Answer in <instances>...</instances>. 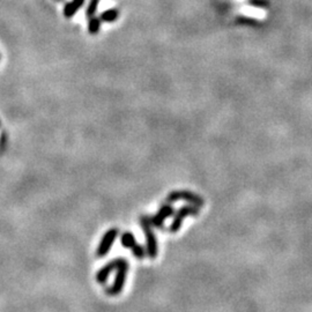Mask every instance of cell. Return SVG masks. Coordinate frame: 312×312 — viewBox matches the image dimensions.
I'll return each mask as SVG.
<instances>
[{"instance_id":"1","label":"cell","mask_w":312,"mask_h":312,"mask_svg":"<svg viewBox=\"0 0 312 312\" xmlns=\"http://www.w3.org/2000/svg\"><path fill=\"white\" fill-rule=\"evenodd\" d=\"M140 226L141 229L144 230V234L146 236V244H147V255L151 259L156 258L157 256V241H156L155 234L153 231V224H152L151 217L148 216H140Z\"/></svg>"},{"instance_id":"2","label":"cell","mask_w":312,"mask_h":312,"mask_svg":"<svg viewBox=\"0 0 312 312\" xmlns=\"http://www.w3.org/2000/svg\"><path fill=\"white\" fill-rule=\"evenodd\" d=\"M128 272H129V263L126 259L121 260V264L117 267V274H116L115 282L110 288L107 290V293L110 296H117L123 292L124 289L125 282H126V277H128Z\"/></svg>"},{"instance_id":"3","label":"cell","mask_w":312,"mask_h":312,"mask_svg":"<svg viewBox=\"0 0 312 312\" xmlns=\"http://www.w3.org/2000/svg\"><path fill=\"white\" fill-rule=\"evenodd\" d=\"M169 202H175L178 200H184L190 202L191 205L198 206V207H202L205 205L204 199H202L200 195L193 193V192L187 191V190H176L170 192L168 194V199H166Z\"/></svg>"},{"instance_id":"4","label":"cell","mask_w":312,"mask_h":312,"mask_svg":"<svg viewBox=\"0 0 312 312\" xmlns=\"http://www.w3.org/2000/svg\"><path fill=\"white\" fill-rule=\"evenodd\" d=\"M199 214V207L198 206H194V205H185V206H182L178 209V212L176 213L175 217H173V221L171 223V226H170L169 230L170 233H177L180 229V227H182V223L184 219L188 215H198Z\"/></svg>"},{"instance_id":"5","label":"cell","mask_w":312,"mask_h":312,"mask_svg":"<svg viewBox=\"0 0 312 312\" xmlns=\"http://www.w3.org/2000/svg\"><path fill=\"white\" fill-rule=\"evenodd\" d=\"M121 242L124 248L130 249L133 252V255L136 256L138 259H144L145 258V250L140 244H138L136 241V237L132 233H124L121 237Z\"/></svg>"},{"instance_id":"6","label":"cell","mask_w":312,"mask_h":312,"mask_svg":"<svg viewBox=\"0 0 312 312\" xmlns=\"http://www.w3.org/2000/svg\"><path fill=\"white\" fill-rule=\"evenodd\" d=\"M117 236L118 229H116V228H112V229L108 230L107 233L103 235L102 239H101L99 248H97V256L101 257V258L107 256L108 252L110 251L112 244H114V242L116 241V238H117Z\"/></svg>"},{"instance_id":"7","label":"cell","mask_w":312,"mask_h":312,"mask_svg":"<svg viewBox=\"0 0 312 312\" xmlns=\"http://www.w3.org/2000/svg\"><path fill=\"white\" fill-rule=\"evenodd\" d=\"M173 214V207L171 205L166 204L163 205L161 208L158 209V212L155 214L154 216L151 217L152 224L156 228H162L163 224H164L165 220L168 219L169 216H171Z\"/></svg>"},{"instance_id":"8","label":"cell","mask_w":312,"mask_h":312,"mask_svg":"<svg viewBox=\"0 0 312 312\" xmlns=\"http://www.w3.org/2000/svg\"><path fill=\"white\" fill-rule=\"evenodd\" d=\"M121 260L122 258H117V259H114L111 260L110 263H108L105 266H103L101 270L97 272L96 274V280L99 284L103 285L107 282L109 275H110V273H112V271L117 270V267L119 266V264H121Z\"/></svg>"},{"instance_id":"9","label":"cell","mask_w":312,"mask_h":312,"mask_svg":"<svg viewBox=\"0 0 312 312\" xmlns=\"http://www.w3.org/2000/svg\"><path fill=\"white\" fill-rule=\"evenodd\" d=\"M83 2H85V0H72L71 2L66 3V6L64 8V15L66 17H72L81 8Z\"/></svg>"},{"instance_id":"10","label":"cell","mask_w":312,"mask_h":312,"mask_svg":"<svg viewBox=\"0 0 312 312\" xmlns=\"http://www.w3.org/2000/svg\"><path fill=\"white\" fill-rule=\"evenodd\" d=\"M118 17V10L117 9H108L101 14V20L104 22H112V21L117 20Z\"/></svg>"},{"instance_id":"11","label":"cell","mask_w":312,"mask_h":312,"mask_svg":"<svg viewBox=\"0 0 312 312\" xmlns=\"http://www.w3.org/2000/svg\"><path fill=\"white\" fill-rule=\"evenodd\" d=\"M100 27H101V21L100 19H96V17H92V19H89V24H88V30L92 35H95L99 32L100 30Z\"/></svg>"},{"instance_id":"12","label":"cell","mask_w":312,"mask_h":312,"mask_svg":"<svg viewBox=\"0 0 312 312\" xmlns=\"http://www.w3.org/2000/svg\"><path fill=\"white\" fill-rule=\"evenodd\" d=\"M99 2H100V0H90L89 5L88 7H87V10H86V15L88 19H92V17L95 15Z\"/></svg>"}]
</instances>
